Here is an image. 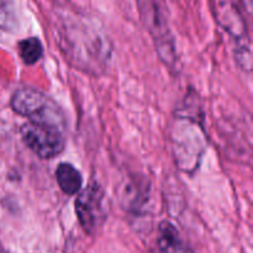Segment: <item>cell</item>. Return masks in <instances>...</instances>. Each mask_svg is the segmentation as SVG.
I'll return each instance as SVG.
<instances>
[{
    "mask_svg": "<svg viewBox=\"0 0 253 253\" xmlns=\"http://www.w3.org/2000/svg\"><path fill=\"white\" fill-rule=\"evenodd\" d=\"M63 130L54 126L26 123L21 127L22 142L40 158L49 160L63 152L66 140Z\"/></svg>",
    "mask_w": 253,
    "mask_h": 253,
    "instance_id": "obj_7",
    "label": "cell"
},
{
    "mask_svg": "<svg viewBox=\"0 0 253 253\" xmlns=\"http://www.w3.org/2000/svg\"><path fill=\"white\" fill-rule=\"evenodd\" d=\"M136 2L141 20L152 36L160 58L169 68H175L177 53L174 39L156 0H136Z\"/></svg>",
    "mask_w": 253,
    "mask_h": 253,
    "instance_id": "obj_5",
    "label": "cell"
},
{
    "mask_svg": "<svg viewBox=\"0 0 253 253\" xmlns=\"http://www.w3.org/2000/svg\"><path fill=\"white\" fill-rule=\"evenodd\" d=\"M11 109L31 123L66 130V118L58 104L39 89L24 86L17 89L10 101Z\"/></svg>",
    "mask_w": 253,
    "mask_h": 253,
    "instance_id": "obj_3",
    "label": "cell"
},
{
    "mask_svg": "<svg viewBox=\"0 0 253 253\" xmlns=\"http://www.w3.org/2000/svg\"><path fill=\"white\" fill-rule=\"evenodd\" d=\"M64 53L73 59L74 64L85 68H101L110 54V47L104 35L89 29H79V25L64 24L59 32Z\"/></svg>",
    "mask_w": 253,
    "mask_h": 253,
    "instance_id": "obj_2",
    "label": "cell"
},
{
    "mask_svg": "<svg viewBox=\"0 0 253 253\" xmlns=\"http://www.w3.org/2000/svg\"><path fill=\"white\" fill-rule=\"evenodd\" d=\"M170 138L177 167L182 172H194L207 148L202 113L194 108L190 110L188 106L175 111Z\"/></svg>",
    "mask_w": 253,
    "mask_h": 253,
    "instance_id": "obj_1",
    "label": "cell"
},
{
    "mask_svg": "<svg viewBox=\"0 0 253 253\" xmlns=\"http://www.w3.org/2000/svg\"><path fill=\"white\" fill-rule=\"evenodd\" d=\"M157 253H194L185 242L178 227L169 220H165L158 225L156 237Z\"/></svg>",
    "mask_w": 253,
    "mask_h": 253,
    "instance_id": "obj_8",
    "label": "cell"
},
{
    "mask_svg": "<svg viewBox=\"0 0 253 253\" xmlns=\"http://www.w3.org/2000/svg\"><path fill=\"white\" fill-rule=\"evenodd\" d=\"M241 4L244 6V10L247 12L249 16L252 14V0H241Z\"/></svg>",
    "mask_w": 253,
    "mask_h": 253,
    "instance_id": "obj_13",
    "label": "cell"
},
{
    "mask_svg": "<svg viewBox=\"0 0 253 253\" xmlns=\"http://www.w3.org/2000/svg\"><path fill=\"white\" fill-rule=\"evenodd\" d=\"M19 51L21 59L27 66H32L40 61V58L43 54V47L41 41L37 37H29L26 40H22L19 43Z\"/></svg>",
    "mask_w": 253,
    "mask_h": 253,
    "instance_id": "obj_11",
    "label": "cell"
},
{
    "mask_svg": "<svg viewBox=\"0 0 253 253\" xmlns=\"http://www.w3.org/2000/svg\"><path fill=\"white\" fill-rule=\"evenodd\" d=\"M211 1L215 19L235 41V57L237 63L242 69L251 72V40L241 10L234 0H211Z\"/></svg>",
    "mask_w": 253,
    "mask_h": 253,
    "instance_id": "obj_4",
    "label": "cell"
},
{
    "mask_svg": "<svg viewBox=\"0 0 253 253\" xmlns=\"http://www.w3.org/2000/svg\"><path fill=\"white\" fill-rule=\"evenodd\" d=\"M76 214L82 229L88 235L96 234L108 216L104 189L96 182L90 183L76 200Z\"/></svg>",
    "mask_w": 253,
    "mask_h": 253,
    "instance_id": "obj_6",
    "label": "cell"
},
{
    "mask_svg": "<svg viewBox=\"0 0 253 253\" xmlns=\"http://www.w3.org/2000/svg\"><path fill=\"white\" fill-rule=\"evenodd\" d=\"M56 179L62 192L69 197L76 195L83 184L82 174L71 163H61L57 167Z\"/></svg>",
    "mask_w": 253,
    "mask_h": 253,
    "instance_id": "obj_10",
    "label": "cell"
},
{
    "mask_svg": "<svg viewBox=\"0 0 253 253\" xmlns=\"http://www.w3.org/2000/svg\"><path fill=\"white\" fill-rule=\"evenodd\" d=\"M17 27L16 15L9 0H0V30L14 31Z\"/></svg>",
    "mask_w": 253,
    "mask_h": 253,
    "instance_id": "obj_12",
    "label": "cell"
},
{
    "mask_svg": "<svg viewBox=\"0 0 253 253\" xmlns=\"http://www.w3.org/2000/svg\"><path fill=\"white\" fill-rule=\"evenodd\" d=\"M121 202L126 209L135 212V214H138L145 209L148 202L147 187H145L143 182H137L136 179L126 183L124 185Z\"/></svg>",
    "mask_w": 253,
    "mask_h": 253,
    "instance_id": "obj_9",
    "label": "cell"
},
{
    "mask_svg": "<svg viewBox=\"0 0 253 253\" xmlns=\"http://www.w3.org/2000/svg\"><path fill=\"white\" fill-rule=\"evenodd\" d=\"M0 253H6L4 251V249H2V246H1V244H0Z\"/></svg>",
    "mask_w": 253,
    "mask_h": 253,
    "instance_id": "obj_14",
    "label": "cell"
}]
</instances>
